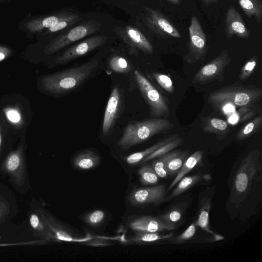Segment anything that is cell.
<instances>
[{
	"instance_id": "cell-1",
	"label": "cell",
	"mask_w": 262,
	"mask_h": 262,
	"mask_svg": "<svg viewBox=\"0 0 262 262\" xmlns=\"http://www.w3.org/2000/svg\"><path fill=\"white\" fill-rule=\"evenodd\" d=\"M98 64V60L94 59L81 65L45 75L41 79V86L45 91L52 94L67 93L88 79Z\"/></svg>"
},
{
	"instance_id": "cell-2",
	"label": "cell",
	"mask_w": 262,
	"mask_h": 262,
	"mask_svg": "<svg viewBox=\"0 0 262 262\" xmlns=\"http://www.w3.org/2000/svg\"><path fill=\"white\" fill-rule=\"evenodd\" d=\"M174 126L169 120L156 118L128 124L124 129L118 146L124 149L141 143L155 135L171 130Z\"/></svg>"
},
{
	"instance_id": "cell-3",
	"label": "cell",
	"mask_w": 262,
	"mask_h": 262,
	"mask_svg": "<svg viewBox=\"0 0 262 262\" xmlns=\"http://www.w3.org/2000/svg\"><path fill=\"white\" fill-rule=\"evenodd\" d=\"M261 96V89L256 86L232 84L211 92L208 101L216 108H221L228 104L244 106L254 105Z\"/></svg>"
},
{
	"instance_id": "cell-4",
	"label": "cell",
	"mask_w": 262,
	"mask_h": 262,
	"mask_svg": "<svg viewBox=\"0 0 262 262\" xmlns=\"http://www.w3.org/2000/svg\"><path fill=\"white\" fill-rule=\"evenodd\" d=\"M260 152L254 150L243 160L236 174L232 185L231 201L238 205L249 193L253 180L261 171Z\"/></svg>"
},
{
	"instance_id": "cell-5",
	"label": "cell",
	"mask_w": 262,
	"mask_h": 262,
	"mask_svg": "<svg viewBox=\"0 0 262 262\" xmlns=\"http://www.w3.org/2000/svg\"><path fill=\"white\" fill-rule=\"evenodd\" d=\"M101 24L90 19L78 25L52 39L44 48L46 54H51L70 44L94 33L100 29Z\"/></svg>"
},
{
	"instance_id": "cell-6",
	"label": "cell",
	"mask_w": 262,
	"mask_h": 262,
	"mask_svg": "<svg viewBox=\"0 0 262 262\" xmlns=\"http://www.w3.org/2000/svg\"><path fill=\"white\" fill-rule=\"evenodd\" d=\"M134 76L139 89L149 106L151 115L156 118L168 117L169 108L163 96L139 71H135Z\"/></svg>"
},
{
	"instance_id": "cell-7",
	"label": "cell",
	"mask_w": 262,
	"mask_h": 262,
	"mask_svg": "<svg viewBox=\"0 0 262 262\" xmlns=\"http://www.w3.org/2000/svg\"><path fill=\"white\" fill-rule=\"evenodd\" d=\"M143 8V21L153 34L162 38L181 37L177 28L167 16L158 9L147 6Z\"/></svg>"
},
{
	"instance_id": "cell-8",
	"label": "cell",
	"mask_w": 262,
	"mask_h": 262,
	"mask_svg": "<svg viewBox=\"0 0 262 262\" xmlns=\"http://www.w3.org/2000/svg\"><path fill=\"white\" fill-rule=\"evenodd\" d=\"M189 42L188 53L185 56L189 63H194L203 60L207 53L206 36L196 16H191L188 28Z\"/></svg>"
},
{
	"instance_id": "cell-9",
	"label": "cell",
	"mask_w": 262,
	"mask_h": 262,
	"mask_svg": "<svg viewBox=\"0 0 262 262\" xmlns=\"http://www.w3.org/2000/svg\"><path fill=\"white\" fill-rule=\"evenodd\" d=\"M231 61L228 51L223 50L217 56L198 71L192 80V83H203L217 79L222 75Z\"/></svg>"
},
{
	"instance_id": "cell-10",
	"label": "cell",
	"mask_w": 262,
	"mask_h": 262,
	"mask_svg": "<svg viewBox=\"0 0 262 262\" xmlns=\"http://www.w3.org/2000/svg\"><path fill=\"white\" fill-rule=\"evenodd\" d=\"M108 39L105 35H97L86 38L69 48L55 61L56 64L61 65L86 55L103 45Z\"/></svg>"
},
{
	"instance_id": "cell-11",
	"label": "cell",
	"mask_w": 262,
	"mask_h": 262,
	"mask_svg": "<svg viewBox=\"0 0 262 262\" xmlns=\"http://www.w3.org/2000/svg\"><path fill=\"white\" fill-rule=\"evenodd\" d=\"M2 169L10 176L17 186L24 184L26 174L22 146L8 155L2 163Z\"/></svg>"
},
{
	"instance_id": "cell-12",
	"label": "cell",
	"mask_w": 262,
	"mask_h": 262,
	"mask_svg": "<svg viewBox=\"0 0 262 262\" xmlns=\"http://www.w3.org/2000/svg\"><path fill=\"white\" fill-rule=\"evenodd\" d=\"M122 95L119 87L115 86L108 100L104 112L102 123V134L107 135L111 133L119 116L122 105Z\"/></svg>"
},
{
	"instance_id": "cell-13",
	"label": "cell",
	"mask_w": 262,
	"mask_h": 262,
	"mask_svg": "<svg viewBox=\"0 0 262 262\" xmlns=\"http://www.w3.org/2000/svg\"><path fill=\"white\" fill-rule=\"evenodd\" d=\"M166 186L164 184L153 187L135 189L129 195V201L134 205H143L150 203L159 204L166 196Z\"/></svg>"
},
{
	"instance_id": "cell-14",
	"label": "cell",
	"mask_w": 262,
	"mask_h": 262,
	"mask_svg": "<svg viewBox=\"0 0 262 262\" xmlns=\"http://www.w3.org/2000/svg\"><path fill=\"white\" fill-rule=\"evenodd\" d=\"M116 33L131 48L139 50L148 54H152L154 49L152 45L138 29L131 26L124 28H117Z\"/></svg>"
},
{
	"instance_id": "cell-15",
	"label": "cell",
	"mask_w": 262,
	"mask_h": 262,
	"mask_svg": "<svg viewBox=\"0 0 262 262\" xmlns=\"http://www.w3.org/2000/svg\"><path fill=\"white\" fill-rule=\"evenodd\" d=\"M224 30L227 38H232L234 35L243 38L250 36V32L242 17L232 5L229 6L226 14Z\"/></svg>"
},
{
	"instance_id": "cell-16",
	"label": "cell",
	"mask_w": 262,
	"mask_h": 262,
	"mask_svg": "<svg viewBox=\"0 0 262 262\" xmlns=\"http://www.w3.org/2000/svg\"><path fill=\"white\" fill-rule=\"evenodd\" d=\"M129 227L136 232H159L175 228L174 226L165 224L159 218L148 216H141L132 221Z\"/></svg>"
},
{
	"instance_id": "cell-17",
	"label": "cell",
	"mask_w": 262,
	"mask_h": 262,
	"mask_svg": "<svg viewBox=\"0 0 262 262\" xmlns=\"http://www.w3.org/2000/svg\"><path fill=\"white\" fill-rule=\"evenodd\" d=\"M36 212L47 223L53 233L54 241L65 242H79L81 239L75 237L53 217L42 209H36Z\"/></svg>"
},
{
	"instance_id": "cell-18",
	"label": "cell",
	"mask_w": 262,
	"mask_h": 262,
	"mask_svg": "<svg viewBox=\"0 0 262 262\" xmlns=\"http://www.w3.org/2000/svg\"><path fill=\"white\" fill-rule=\"evenodd\" d=\"M211 194L209 193L204 194L200 196L198 215L196 224L203 230L213 235L214 241H216L223 239L224 237L215 233L209 227V216L211 206Z\"/></svg>"
},
{
	"instance_id": "cell-19",
	"label": "cell",
	"mask_w": 262,
	"mask_h": 262,
	"mask_svg": "<svg viewBox=\"0 0 262 262\" xmlns=\"http://www.w3.org/2000/svg\"><path fill=\"white\" fill-rule=\"evenodd\" d=\"M70 12H62L45 17L32 20L25 24L26 29L31 32H38L45 28H49Z\"/></svg>"
},
{
	"instance_id": "cell-20",
	"label": "cell",
	"mask_w": 262,
	"mask_h": 262,
	"mask_svg": "<svg viewBox=\"0 0 262 262\" xmlns=\"http://www.w3.org/2000/svg\"><path fill=\"white\" fill-rule=\"evenodd\" d=\"M203 152L201 150H198L194 152L190 156L188 157L184 162L179 171L171 183L170 184L167 191L171 190L179 181L193 169L202 160Z\"/></svg>"
},
{
	"instance_id": "cell-21",
	"label": "cell",
	"mask_w": 262,
	"mask_h": 262,
	"mask_svg": "<svg viewBox=\"0 0 262 262\" xmlns=\"http://www.w3.org/2000/svg\"><path fill=\"white\" fill-rule=\"evenodd\" d=\"M31 228L36 235L45 241H54L53 232L40 216L36 212L32 213L29 218Z\"/></svg>"
},
{
	"instance_id": "cell-22",
	"label": "cell",
	"mask_w": 262,
	"mask_h": 262,
	"mask_svg": "<svg viewBox=\"0 0 262 262\" xmlns=\"http://www.w3.org/2000/svg\"><path fill=\"white\" fill-rule=\"evenodd\" d=\"M238 4L248 18L254 17L258 24L262 21V0H238Z\"/></svg>"
},
{
	"instance_id": "cell-23",
	"label": "cell",
	"mask_w": 262,
	"mask_h": 262,
	"mask_svg": "<svg viewBox=\"0 0 262 262\" xmlns=\"http://www.w3.org/2000/svg\"><path fill=\"white\" fill-rule=\"evenodd\" d=\"M99 162V157L94 152L86 150L79 154L74 158V166L80 169L88 170L95 167Z\"/></svg>"
},
{
	"instance_id": "cell-24",
	"label": "cell",
	"mask_w": 262,
	"mask_h": 262,
	"mask_svg": "<svg viewBox=\"0 0 262 262\" xmlns=\"http://www.w3.org/2000/svg\"><path fill=\"white\" fill-rule=\"evenodd\" d=\"M201 125L204 132L220 135L225 134L228 129V125L226 121L215 117L205 119Z\"/></svg>"
},
{
	"instance_id": "cell-25",
	"label": "cell",
	"mask_w": 262,
	"mask_h": 262,
	"mask_svg": "<svg viewBox=\"0 0 262 262\" xmlns=\"http://www.w3.org/2000/svg\"><path fill=\"white\" fill-rule=\"evenodd\" d=\"M202 174H195L190 176L184 177L178 183L176 188L168 196H165L163 201H168L170 200L181 194L195 184L201 181Z\"/></svg>"
},
{
	"instance_id": "cell-26",
	"label": "cell",
	"mask_w": 262,
	"mask_h": 262,
	"mask_svg": "<svg viewBox=\"0 0 262 262\" xmlns=\"http://www.w3.org/2000/svg\"><path fill=\"white\" fill-rule=\"evenodd\" d=\"M186 151H173L167 160L166 166L169 175L177 174L188 158Z\"/></svg>"
},
{
	"instance_id": "cell-27",
	"label": "cell",
	"mask_w": 262,
	"mask_h": 262,
	"mask_svg": "<svg viewBox=\"0 0 262 262\" xmlns=\"http://www.w3.org/2000/svg\"><path fill=\"white\" fill-rule=\"evenodd\" d=\"M173 136V135L164 140L160 141L144 150L135 152L128 155L125 158L126 162L131 165L137 164L140 162H142V161L147 156L154 152L155 150L158 149L161 146L171 139Z\"/></svg>"
},
{
	"instance_id": "cell-28",
	"label": "cell",
	"mask_w": 262,
	"mask_h": 262,
	"mask_svg": "<svg viewBox=\"0 0 262 262\" xmlns=\"http://www.w3.org/2000/svg\"><path fill=\"white\" fill-rule=\"evenodd\" d=\"M262 125V116L259 115L248 122L237 133L236 138L238 140L247 139L260 129Z\"/></svg>"
},
{
	"instance_id": "cell-29",
	"label": "cell",
	"mask_w": 262,
	"mask_h": 262,
	"mask_svg": "<svg viewBox=\"0 0 262 262\" xmlns=\"http://www.w3.org/2000/svg\"><path fill=\"white\" fill-rule=\"evenodd\" d=\"M183 142L184 140L182 138L178 137L177 135H173L171 139L147 156L142 162H147L164 155L180 146Z\"/></svg>"
},
{
	"instance_id": "cell-30",
	"label": "cell",
	"mask_w": 262,
	"mask_h": 262,
	"mask_svg": "<svg viewBox=\"0 0 262 262\" xmlns=\"http://www.w3.org/2000/svg\"><path fill=\"white\" fill-rule=\"evenodd\" d=\"M173 235V233L167 234H160L159 232H138L133 236L130 240L138 243L153 242L157 241L171 238Z\"/></svg>"
},
{
	"instance_id": "cell-31",
	"label": "cell",
	"mask_w": 262,
	"mask_h": 262,
	"mask_svg": "<svg viewBox=\"0 0 262 262\" xmlns=\"http://www.w3.org/2000/svg\"><path fill=\"white\" fill-rule=\"evenodd\" d=\"M184 209V205L174 206L159 218L165 224L175 227V224L181 220Z\"/></svg>"
},
{
	"instance_id": "cell-32",
	"label": "cell",
	"mask_w": 262,
	"mask_h": 262,
	"mask_svg": "<svg viewBox=\"0 0 262 262\" xmlns=\"http://www.w3.org/2000/svg\"><path fill=\"white\" fill-rule=\"evenodd\" d=\"M81 19L77 14L70 13L67 16L61 19L57 23L48 28L46 34L56 32L71 26Z\"/></svg>"
},
{
	"instance_id": "cell-33",
	"label": "cell",
	"mask_w": 262,
	"mask_h": 262,
	"mask_svg": "<svg viewBox=\"0 0 262 262\" xmlns=\"http://www.w3.org/2000/svg\"><path fill=\"white\" fill-rule=\"evenodd\" d=\"M138 173L140 182L143 185H153L159 181V177L151 165H143L139 170Z\"/></svg>"
},
{
	"instance_id": "cell-34",
	"label": "cell",
	"mask_w": 262,
	"mask_h": 262,
	"mask_svg": "<svg viewBox=\"0 0 262 262\" xmlns=\"http://www.w3.org/2000/svg\"><path fill=\"white\" fill-rule=\"evenodd\" d=\"M108 65L113 71L118 73H127L131 69L130 65L126 59L119 55L112 56L109 60Z\"/></svg>"
},
{
	"instance_id": "cell-35",
	"label": "cell",
	"mask_w": 262,
	"mask_h": 262,
	"mask_svg": "<svg viewBox=\"0 0 262 262\" xmlns=\"http://www.w3.org/2000/svg\"><path fill=\"white\" fill-rule=\"evenodd\" d=\"M151 76L156 83L165 92L172 94L174 92L173 82L170 77L165 74L154 72Z\"/></svg>"
},
{
	"instance_id": "cell-36",
	"label": "cell",
	"mask_w": 262,
	"mask_h": 262,
	"mask_svg": "<svg viewBox=\"0 0 262 262\" xmlns=\"http://www.w3.org/2000/svg\"><path fill=\"white\" fill-rule=\"evenodd\" d=\"M171 151L156 158L152 162L151 166L159 178H164L168 175L166 164L167 159L170 156Z\"/></svg>"
},
{
	"instance_id": "cell-37",
	"label": "cell",
	"mask_w": 262,
	"mask_h": 262,
	"mask_svg": "<svg viewBox=\"0 0 262 262\" xmlns=\"http://www.w3.org/2000/svg\"><path fill=\"white\" fill-rule=\"evenodd\" d=\"M258 59L257 56L254 55L249 59L242 67L239 78L241 81L248 79L253 73L257 66Z\"/></svg>"
},
{
	"instance_id": "cell-38",
	"label": "cell",
	"mask_w": 262,
	"mask_h": 262,
	"mask_svg": "<svg viewBox=\"0 0 262 262\" xmlns=\"http://www.w3.org/2000/svg\"><path fill=\"white\" fill-rule=\"evenodd\" d=\"M105 217V213L101 210H96L88 214L84 217L85 222L89 225L96 226L100 224Z\"/></svg>"
},
{
	"instance_id": "cell-39",
	"label": "cell",
	"mask_w": 262,
	"mask_h": 262,
	"mask_svg": "<svg viewBox=\"0 0 262 262\" xmlns=\"http://www.w3.org/2000/svg\"><path fill=\"white\" fill-rule=\"evenodd\" d=\"M196 226V222L192 223L183 232L176 237L173 242L181 243L189 239L194 235Z\"/></svg>"
},
{
	"instance_id": "cell-40",
	"label": "cell",
	"mask_w": 262,
	"mask_h": 262,
	"mask_svg": "<svg viewBox=\"0 0 262 262\" xmlns=\"http://www.w3.org/2000/svg\"><path fill=\"white\" fill-rule=\"evenodd\" d=\"M5 113L8 119L14 124L19 123L21 118L19 111L15 108H6Z\"/></svg>"
},
{
	"instance_id": "cell-41",
	"label": "cell",
	"mask_w": 262,
	"mask_h": 262,
	"mask_svg": "<svg viewBox=\"0 0 262 262\" xmlns=\"http://www.w3.org/2000/svg\"><path fill=\"white\" fill-rule=\"evenodd\" d=\"M9 205L3 196L0 197V223L3 222L9 213Z\"/></svg>"
},
{
	"instance_id": "cell-42",
	"label": "cell",
	"mask_w": 262,
	"mask_h": 262,
	"mask_svg": "<svg viewBox=\"0 0 262 262\" xmlns=\"http://www.w3.org/2000/svg\"><path fill=\"white\" fill-rule=\"evenodd\" d=\"M45 240H41V241H29L23 243H9V244H0V247H5V246H17V245H33L36 244L38 243H42L45 242Z\"/></svg>"
},
{
	"instance_id": "cell-43",
	"label": "cell",
	"mask_w": 262,
	"mask_h": 262,
	"mask_svg": "<svg viewBox=\"0 0 262 262\" xmlns=\"http://www.w3.org/2000/svg\"><path fill=\"white\" fill-rule=\"evenodd\" d=\"M11 53V51L9 48L0 46V62L8 57Z\"/></svg>"
},
{
	"instance_id": "cell-44",
	"label": "cell",
	"mask_w": 262,
	"mask_h": 262,
	"mask_svg": "<svg viewBox=\"0 0 262 262\" xmlns=\"http://www.w3.org/2000/svg\"><path fill=\"white\" fill-rule=\"evenodd\" d=\"M256 111L254 108H253L246 113L241 116V118L240 119V121L242 122L247 121L250 118H252L256 114Z\"/></svg>"
},
{
	"instance_id": "cell-45",
	"label": "cell",
	"mask_w": 262,
	"mask_h": 262,
	"mask_svg": "<svg viewBox=\"0 0 262 262\" xmlns=\"http://www.w3.org/2000/svg\"><path fill=\"white\" fill-rule=\"evenodd\" d=\"M88 244L90 246H98L107 245L108 243H106V242L102 239H96L95 241L91 242Z\"/></svg>"
},
{
	"instance_id": "cell-46",
	"label": "cell",
	"mask_w": 262,
	"mask_h": 262,
	"mask_svg": "<svg viewBox=\"0 0 262 262\" xmlns=\"http://www.w3.org/2000/svg\"><path fill=\"white\" fill-rule=\"evenodd\" d=\"M219 0H202V3L205 6H209L211 4H217Z\"/></svg>"
},
{
	"instance_id": "cell-47",
	"label": "cell",
	"mask_w": 262,
	"mask_h": 262,
	"mask_svg": "<svg viewBox=\"0 0 262 262\" xmlns=\"http://www.w3.org/2000/svg\"><path fill=\"white\" fill-rule=\"evenodd\" d=\"M170 3L174 4V5H179L180 3L181 0H167Z\"/></svg>"
},
{
	"instance_id": "cell-48",
	"label": "cell",
	"mask_w": 262,
	"mask_h": 262,
	"mask_svg": "<svg viewBox=\"0 0 262 262\" xmlns=\"http://www.w3.org/2000/svg\"><path fill=\"white\" fill-rule=\"evenodd\" d=\"M2 141V135H1V128H0V153H1V150Z\"/></svg>"
}]
</instances>
